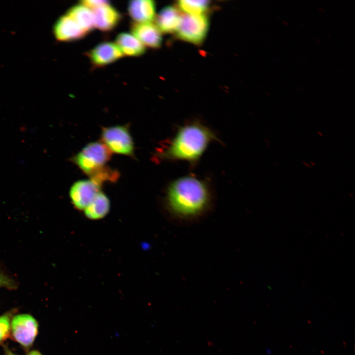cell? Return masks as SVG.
I'll list each match as a JSON object with an SVG mask.
<instances>
[{
  "label": "cell",
  "mask_w": 355,
  "mask_h": 355,
  "mask_svg": "<svg viewBox=\"0 0 355 355\" xmlns=\"http://www.w3.org/2000/svg\"><path fill=\"white\" fill-rule=\"evenodd\" d=\"M216 140L209 128L197 121L190 122L180 127L170 140L156 150L154 159L195 163L209 144Z\"/></svg>",
  "instance_id": "obj_1"
},
{
  "label": "cell",
  "mask_w": 355,
  "mask_h": 355,
  "mask_svg": "<svg viewBox=\"0 0 355 355\" xmlns=\"http://www.w3.org/2000/svg\"><path fill=\"white\" fill-rule=\"evenodd\" d=\"M209 185L205 180L187 176L178 178L169 185L166 195L168 207L174 214L192 217L202 212L210 201Z\"/></svg>",
  "instance_id": "obj_2"
},
{
  "label": "cell",
  "mask_w": 355,
  "mask_h": 355,
  "mask_svg": "<svg viewBox=\"0 0 355 355\" xmlns=\"http://www.w3.org/2000/svg\"><path fill=\"white\" fill-rule=\"evenodd\" d=\"M111 153L102 142H95L84 146L71 160L84 173L91 177L106 167Z\"/></svg>",
  "instance_id": "obj_3"
},
{
  "label": "cell",
  "mask_w": 355,
  "mask_h": 355,
  "mask_svg": "<svg viewBox=\"0 0 355 355\" xmlns=\"http://www.w3.org/2000/svg\"><path fill=\"white\" fill-rule=\"evenodd\" d=\"M209 19L204 14L192 15L185 14L182 16L181 20L177 30L178 38L195 45L203 42L208 33Z\"/></svg>",
  "instance_id": "obj_4"
},
{
  "label": "cell",
  "mask_w": 355,
  "mask_h": 355,
  "mask_svg": "<svg viewBox=\"0 0 355 355\" xmlns=\"http://www.w3.org/2000/svg\"><path fill=\"white\" fill-rule=\"evenodd\" d=\"M101 139L111 153L134 156V142L127 126L117 125L103 128Z\"/></svg>",
  "instance_id": "obj_5"
},
{
  "label": "cell",
  "mask_w": 355,
  "mask_h": 355,
  "mask_svg": "<svg viewBox=\"0 0 355 355\" xmlns=\"http://www.w3.org/2000/svg\"><path fill=\"white\" fill-rule=\"evenodd\" d=\"M14 339L23 347L29 348L33 344L38 332V324L32 316L19 314L14 316L11 322Z\"/></svg>",
  "instance_id": "obj_6"
},
{
  "label": "cell",
  "mask_w": 355,
  "mask_h": 355,
  "mask_svg": "<svg viewBox=\"0 0 355 355\" xmlns=\"http://www.w3.org/2000/svg\"><path fill=\"white\" fill-rule=\"evenodd\" d=\"M101 185L91 178L75 182L69 192L72 204L76 209L83 211L101 191Z\"/></svg>",
  "instance_id": "obj_7"
},
{
  "label": "cell",
  "mask_w": 355,
  "mask_h": 355,
  "mask_svg": "<svg viewBox=\"0 0 355 355\" xmlns=\"http://www.w3.org/2000/svg\"><path fill=\"white\" fill-rule=\"evenodd\" d=\"M91 63L96 67L112 63L124 56L115 43L106 41L100 43L87 53Z\"/></svg>",
  "instance_id": "obj_8"
},
{
  "label": "cell",
  "mask_w": 355,
  "mask_h": 355,
  "mask_svg": "<svg viewBox=\"0 0 355 355\" xmlns=\"http://www.w3.org/2000/svg\"><path fill=\"white\" fill-rule=\"evenodd\" d=\"M53 33L56 39L61 41L78 40L87 34L67 14L57 20L53 27Z\"/></svg>",
  "instance_id": "obj_9"
},
{
  "label": "cell",
  "mask_w": 355,
  "mask_h": 355,
  "mask_svg": "<svg viewBox=\"0 0 355 355\" xmlns=\"http://www.w3.org/2000/svg\"><path fill=\"white\" fill-rule=\"evenodd\" d=\"M132 35L144 46L157 49L161 46V32L156 25L149 23L133 22L131 25Z\"/></svg>",
  "instance_id": "obj_10"
},
{
  "label": "cell",
  "mask_w": 355,
  "mask_h": 355,
  "mask_svg": "<svg viewBox=\"0 0 355 355\" xmlns=\"http://www.w3.org/2000/svg\"><path fill=\"white\" fill-rule=\"evenodd\" d=\"M92 11L95 27L103 32H109L114 29L122 19L120 12L110 4L101 6Z\"/></svg>",
  "instance_id": "obj_11"
},
{
  "label": "cell",
  "mask_w": 355,
  "mask_h": 355,
  "mask_svg": "<svg viewBox=\"0 0 355 355\" xmlns=\"http://www.w3.org/2000/svg\"><path fill=\"white\" fill-rule=\"evenodd\" d=\"M128 11L134 22H152L156 17V4L152 0H131L128 4Z\"/></svg>",
  "instance_id": "obj_12"
},
{
  "label": "cell",
  "mask_w": 355,
  "mask_h": 355,
  "mask_svg": "<svg viewBox=\"0 0 355 355\" xmlns=\"http://www.w3.org/2000/svg\"><path fill=\"white\" fill-rule=\"evenodd\" d=\"M181 17L178 8L168 5L163 8L155 17V25L162 33H173L178 29Z\"/></svg>",
  "instance_id": "obj_13"
},
{
  "label": "cell",
  "mask_w": 355,
  "mask_h": 355,
  "mask_svg": "<svg viewBox=\"0 0 355 355\" xmlns=\"http://www.w3.org/2000/svg\"><path fill=\"white\" fill-rule=\"evenodd\" d=\"M115 44L124 55L138 57L145 51V46L133 35L121 33L117 35Z\"/></svg>",
  "instance_id": "obj_14"
},
{
  "label": "cell",
  "mask_w": 355,
  "mask_h": 355,
  "mask_svg": "<svg viewBox=\"0 0 355 355\" xmlns=\"http://www.w3.org/2000/svg\"><path fill=\"white\" fill-rule=\"evenodd\" d=\"M109 209L110 201L108 198L104 193L100 191L83 212L87 218L97 220L105 217Z\"/></svg>",
  "instance_id": "obj_15"
},
{
  "label": "cell",
  "mask_w": 355,
  "mask_h": 355,
  "mask_svg": "<svg viewBox=\"0 0 355 355\" xmlns=\"http://www.w3.org/2000/svg\"><path fill=\"white\" fill-rule=\"evenodd\" d=\"M66 14L74 20L87 33L95 28L93 11L81 3L71 7Z\"/></svg>",
  "instance_id": "obj_16"
},
{
  "label": "cell",
  "mask_w": 355,
  "mask_h": 355,
  "mask_svg": "<svg viewBox=\"0 0 355 355\" xmlns=\"http://www.w3.org/2000/svg\"><path fill=\"white\" fill-rule=\"evenodd\" d=\"M209 0H180L177 1L178 7L186 14L199 15L204 14L209 8Z\"/></svg>",
  "instance_id": "obj_17"
},
{
  "label": "cell",
  "mask_w": 355,
  "mask_h": 355,
  "mask_svg": "<svg viewBox=\"0 0 355 355\" xmlns=\"http://www.w3.org/2000/svg\"><path fill=\"white\" fill-rule=\"evenodd\" d=\"M11 315L6 314L0 317V342L6 339L10 330Z\"/></svg>",
  "instance_id": "obj_18"
},
{
  "label": "cell",
  "mask_w": 355,
  "mask_h": 355,
  "mask_svg": "<svg viewBox=\"0 0 355 355\" xmlns=\"http://www.w3.org/2000/svg\"><path fill=\"white\" fill-rule=\"evenodd\" d=\"M80 3L93 10L101 6L109 4V1L105 0H84L80 1Z\"/></svg>",
  "instance_id": "obj_19"
},
{
  "label": "cell",
  "mask_w": 355,
  "mask_h": 355,
  "mask_svg": "<svg viewBox=\"0 0 355 355\" xmlns=\"http://www.w3.org/2000/svg\"><path fill=\"white\" fill-rule=\"evenodd\" d=\"M15 286L14 282L9 277L0 272V288H12Z\"/></svg>",
  "instance_id": "obj_20"
},
{
  "label": "cell",
  "mask_w": 355,
  "mask_h": 355,
  "mask_svg": "<svg viewBox=\"0 0 355 355\" xmlns=\"http://www.w3.org/2000/svg\"><path fill=\"white\" fill-rule=\"evenodd\" d=\"M27 355H41V354L37 351H33L30 352Z\"/></svg>",
  "instance_id": "obj_21"
},
{
  "label": "cell",
  "mask_w": 355,
  "mask_h": 355,
  "mask_svg": "<svg viewBox=\"0 0 355 355\" xmlns=\"http://www.w3.org/2000/svg\"><path fill=\"white\" fill-rule=\"evenodd\" d=\"M6 355H14V354H13L9 351H7Z\"/></svg>",
  "instance_id": "obj_22"
},
{
  "label": "cell",
  "mask_w": 355,
  "mask_h": 355,
  "mask_svg": "<svg viewBox=\"0 0 355 355\" xmlns=\"http://www.w3.org/2000/svg\"><path fill=\"white\" fill-rule=\"evenodd\" d=\"M319 9L320 11H322L323 12H324V10H323V9H322V8H321L320 7H319Z\"/></svg>",
  "instance_id": "obj_23"
},
{
  "label": "cell",
  "mask_w": 355,
  "mask_h": 355,
  "mask_svg": "<svg viewBox=\"0 0 355 355\" xmlns=\"http://www.w3.org/2000/svg\"><path fill=\"white\" fill-rule=\"evenodd\" d=\"M283 23H284V24L286 25H288V24L284 21H283Z\"/></svg>",
  "instance_id": "obj_24"
}]
</instances>
